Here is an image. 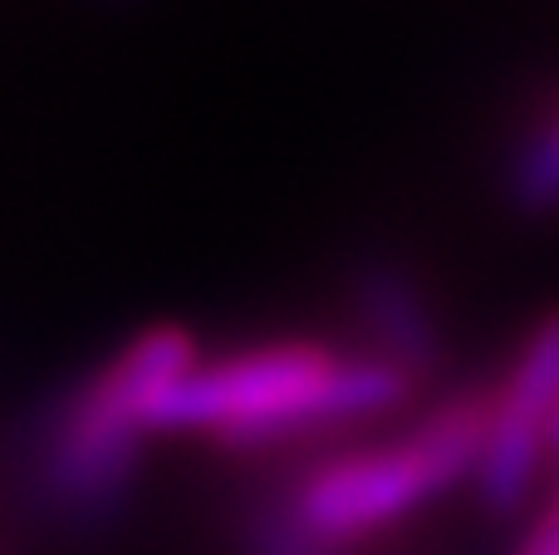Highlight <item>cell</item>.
<instances>
[{
  "instance_id": "6da1fadb",
  "label": "cell",
  "mask_w": 559,
  "mask_h": 555,
  "mask_svg": "<svg viewBox=\"0 0 559 555\" xmlns=\"http://www.w3.org/2000/svg\"><path fill=\"white\" fill-rule=\"evenodd\" d=\"M491 423V393H452L432 403L403 438L354 448L295 482L251 521V555H348L397 527L417 507L476 472Z\"/></svg>"
},
{
  "instance_id": "7a4b0ae2",
  "label": "cell",
  "mask_w": 559,
  "mask_h": 555,
  "mask_svg": "<svg viewBox=\"0 0 559 555\" xmlns=\"http://www.w3.org/2000/svg\"><path fill=\"white\" fill-rule=\"evenodd\" d=\"M417 379L378 354L324 344H255L231 359L197 364L153 413V433H202L231 448H265L314 428L388 418L407 409Z\"/></svg>"
},
{
  "instance_id": "3957f363",
  "label": "cell",
  "mask_w": 559,
  "mask_h": 555,
  "mask_svg": "<svg viewBox=\"0 0 559 555\" xmlns=\"http://www.w3.org/2000/svg\"><path fill=\"white\" fill-rule=\"evenodd\" d=\"M197 364L202 359L192 334L153 324L88 374L39 438V501L69 527H104L133 492L153 413Z\"/></svg>"
},
{
  "instance_id": "277c9868",
  "label": "cell",
  "mask_w": 559,
  "mask_h": 555,
  "mask_svg": "<svg viewBox=\"0 0 559 555\" xmlns=\"http://www.w3.org/2000/svg\"><path fill=\"white\" fill-rule=\"evenodd\" d=\"M559 413V310L545 315L515 350L501 389L491 393L486 448L476 462V492L486 511H515L540 482V462L555 448Z\"/></svg>"
},
{
  "instance_id": "5b68a950",
  "label": "cell",
  "mask_w": 559,
  "mask_h": 555,
  "mask_svg": "<svg viewBox=\"0 0 559 555\" xmlns=\"http://www.w3.org/2000/svg\"><path fill=\"white\" fill-rule=\"evenodd\" d=\"M348 310H354L364 340L373 344L378 359L397 364L403 374H413L417 383L432 369H442L447 359V334L437 324V310L427 300L423 281L403 265H358L354 281H348Z\"/></svg>"
},
{
  "instance_id": "8992f818",
  "label": "cell",
  "mask_w": 559,
  "mask_h": 555,
  "mask_svg": "<svg viewBox=\"0 0 559 555\" xmlns=\"http://www.w3.org/2000/svg\"><path fill=\"white\" fill-rule=\"evenodd\" d=\"M506 197H511L515 212H525V216L559 212V108H550V114L540 118V128H531L525 143L511 153Z\"/></svg>"
},
{
  "instance_id": "52a82bcc",
  "label": "cell",
  "mask_w": 559,
  "mask_h": 555,
  "mask_svg": "<svg viewBox=\"0 0 559 555\" xmlns=\"http://www.w3.org/2000/svg\"><path fill=\"white\" fill-rule=\"evenodd\" d=\"M515 555H559V501L540 511V521L531 527V536L521 541Z\"/></svg>"
},
{
  "instance_id": "ba28073f",
  "label": "cell",
  "mask_w": 559,
  "mask_h": 555,
  "mask_svg": "<svg viewBox=\"0 0 559 555\" xmlns=\"http://www.w3.org/2000/svg\"><path fill=\"white\" fill-rule=\"evenodd\" d=\"M555 448H559V413H555Z\"/></svg>"
}]
</instances>
